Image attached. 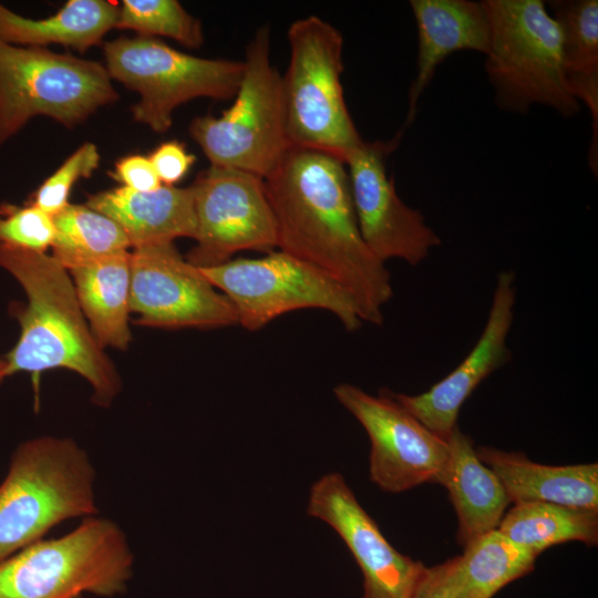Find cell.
Masks as SVG:
<instances>
[{
  "label": "cell",
  "mask_w": 598,
  "mask_h": 598,
  "mask_svg": "<svg viewBox=\"0 0 598 598\" xmlns=\"http://www.w3.org/2000/svg\"><path fill=\"white\" fill-rule=\"evenodd\" d=\"M307 514L327 523L347 545L363 575V598H412L426 566L388 542L340 473L313 483Z\"/></svg>",
  "instance_id": "15"
},
{
  "label": "cell",
  "mask_w": 598,
  "mask_h": 598,
  "mask_svg": "<svg viewBox=\"0 0 598 598\" xmlns=\"http://www.w3.org/2000/svg\"><path fill=\"white\" fill-rule=\"evenodd\" d=\"M454 558L455 598H492L530 573L537 555L496 528L468 542L463 554Z\"/></svg>",
  "instance_id": "24"
},
{
  "label": "cell",
  "mask_w": 598,
  "mask_h": 598,
  "mask_svg": "<svg viewBox=\"0 0 598 598\" xmlns=\"http://www.w3.org/2000/svg\"><path fill=\"white\" fill-rule=\"evenodd\" d=\"M118 7L105 0H70L55 14L29 19L0 3V41L41 47L55 43L81 52L96 45L115 28Z\"/></svg>",
  "instance_id": "23"
},
{
  "label": "cell",
  "mask_w": 598,
  "mask_h": 598,
  "mask_svg": "<svg viewBox=\"0 0 598 598\" xmlns=\"http://www.w3.org/2000/svg\"><path fill=\"white\" fill-rule=\"evenodd\" d=\"M190 188L196 245L186 255L188 262L212 267L239 251L270 252L278 247L277 223L262 177L210 165Z\"/></svg>",
  "instance_id": "11"
},
{
  "label": "cell",
  "mask_w": 598,
  "mask_h": 598,
  "mask_svg": "<svg viewBox=\"0 0 598 598\" xmlns=\"http://www.w3.org/2000/svg\"><path fill=\"white\" fill-rule=\"evenodd\" d=\"M162 185L174 186L185 177L196 157L177 141L158 145L148 157Z\"/></svg>",
  "instance_id": "30"
},
{
  "label": "cell",
  "mask_w": 598,
  "mask_h": 598,
  "mask_svg": "<svg viewBox=\"0 0 598 598\" xmlns=\"http://www.w3.org/2000/svg\"><path fill=\"white\" fill-rule=\"evenodd\" d=\"M111 79L140 93L133 117L157 133L166 132L174 110L189 100L235 97L243 61L206 59L177 51L156 38H117L104 44Z\"/></svg>",
  "instance_id": "9"
},
{
  "label": "cell",
  "mask_w": 598,
  "mask_h": 598,
  "mask_svg": "<svg viewBox=\"0 0 598 598\" xmlns=\"http://www.w3.org/2000/svg\"><path fill=\"white\" fill-rule=\"evenodd\" d=\"M394 140L363 141L346 158L353 207L361 236L382 262L402 259L411 266L425 260L441 238L417 209L399 196L386 171Z\"/></svg>",
  "instance_id": "14"
},
{
  "label": "cell",
  "mask_w": 598,
  "mask_h": 598,
  "mask_svg": "<svg viewBox=\"0 0 598 598\" xmlns=\"http://www.w3.org/2000/svg\"><path fill=\"white\" fill-rule=\"evenodd\" d=\"M455 558L425 567L412 598H455Z\"/></svg>",
  "instance_id": "32"
},
{
  "label": "cell",
  "mask_w": 598,
  "mask_h": 598,
  "mask_svg": "<svg viewBox=\"0 0 598 598\" xmlns=\"http://www.w3.org/2000/svg\"><path fill=\"white\" fill-rule=\"evenodd\" d=\"M115 28L134 30L142 37H166L184 47L204 43L202 23L176 0H124Z\"/></svg>",
  "instance_id": "27"
},
{
  "label": "cell",
  "mask_w": 598,
  "mask_h": 598,
  "mask_svg": "<svg viewBox=\"0 0 598 598\" xmlns=\"http://www.w3.org/2000/svg\"><path fill=\"white\" fill-rule=\"evenodd\" d=\"M55 235L53 217L29 204L0 205V244L45 252Z\"/></svg>",
  "instance_id": "29"
},
{
  "label": "cell",
  "mask_w": 598,
  "mask_h": 598,
  "mask_svg": "<svg viewBox=\"0 0 598 598\" xmlns=\"http://www.w3.org/2000/svg\"><path fill=\"white\" fill-rule=\"evenodd\" d=\"M117 99L96 61L0 41V145L33 116L71 127Z\"/></svg>",
  "instance_id": "8"
},
{
  "label": "cell",
  "mask_w": 598,
  "mask_h": 598,
  "mask_svg": "<svg viewBox=\"0 0 598 598\" xmlns=\"http://www.w3.org/2000/svg\"><path fill=\"white\" fill-rule=\"evenodd\" d=\"M198 269L230 300L238 324L247 330H259L283 313L309 308L331 312L347 331L362 324L354 299L342 286L285 251Z\"/></svg>",
  "instance_id": "10"
},
{
  "label": "cell",
  "mask_w": 598,
  "mask_h": 598,
  "mask_svg": "<svg viewBox=\"0 0 598 598\" xmlns=\"http://www.w3.org/2000/svg\"><path fill=\"white\" fill-rule=\"evenodd\" d=\"M235 101L220 116L195 117L189 134L210 165L233 167L264 179L291 148L282 79L270 61V30L259 28L246 48Z\"/></svg>",
  "instance_id": "7"
},
{
  "label": "cell",
  "mask_w": 598,
  "mask_h": 598,
  "mask_svg": "<svg viewBox=\"0 0 598 598\" xmlns=\"http://www.w3.org/2000/svg\"><path fill=\"white\" fill-rule=\"evenodd\" d=\"M264 181L279 250L332 278L352 296L362 322L381 326L391 275L361 236L344 162L291 147Z\"/></svg>",
  "instance_id": "1"
},
{
  "label": "cell",
  "mask_w": 598,
  "mask_h": 598,
  "mask_svg": "<svg viewBox=\"0 0 598 598\" xmlns=\"http://www.w3.org/2000/svg\"><path fill=\"white\" fill-rule=\"evenodd\" d=\"M53 221L52 256L68 270L131 248L121 226L87 205L69 204Z\"/></svg>",
  "instance_id": "26"
},
{
  "label": "cell",
  "mask_w": 598,
  "mask_h": 598,
  "mask_svg": "<svg viewBox=\"0 0 598 598\" xmlns=\"http://www.w3.org/2000/svg\"><path fill=\"white\" fill-rule=\"evenodd\" d=\"M497 529L515 544L539 555L553 545L598 543V509L565 506L547 502L515 504Z\"/></svg>",
  "instance_id": "25"
},
{
  "label": "cell",
  "mask_w": 598,
  "mask_h": 598,
  "mask_svg": "<svg viewBox=\"0 0 598 598\" xmlns=\"http://www.w3.org/2000/svg\"><path fill=\"white\" fill-rule=\"evenodd\" d=\"M476 454L502 482L511 503L547 502L598 509V464L551 466L520 452L481 446Z\"/></svg>",
  "instance_id": "19"
},
{
  "label": "cell",
  "mask_w": 598,
  "mask_h": 598,
  "mask_svg": "<svg viewBox=\"0 0 598 598\" xmlns=\"http://www.w3.org/2000/svg\"><path fill=\"white\" fill-rule=\"evenodd\" d=\"M489 44L485 71L494 102L526 114L535 105L564 117L579 113L563 69L560 30L542 0H484Z\"/></svg>",
  "instance_id": "4"
},
{
  "label": "cell",
  "mask_w": 598,
  "mask_h": 598,
  "mask_svg": "<svg viewBox=\"0 0 598 598\" xmlns=\"http://www.w3.org/2000/svg\"><path fill=\"white\" fill-rule=\"evenodd\" d=\"M95 483L93 462L73 439L19 444L0 484V560L66 520L97 515Z\"/></svg>",
  "instance_id": "3"
},
{
  "label": "cell",
  "mask_w": 598,
  "mask_h": 598,
  "mask_svg": "<svg viewBox=\"0 0 598 598\" xmlns=\"http://www.w3.org/2000/svg\"><path fill=\"white\" fill-rule=\"evenodd\" d=\"M448 463L441 480L458 518L457 540L465 546L496 529L511 499L494 472L481 462L470 436L456 426L446 440Z\"/></svg>",
  "instance_id": "20"
},
{
  "label": "cell",
  "mask_w": 598,
  "mask_h": 598,
  "mask_svg": "<svg viewBox=\"0 0 598 598\" xmlns=\"http://www.w3.org/2000/svg\"><path fill=\"white\" fill-rule=\"evenodd\" d=\"M134 554L117 523L87 517L0 560V598L114 597L126 591Z\"/></svg>",
  "instance_id": "5"
},
{
  "label": "cell",
  "mask_w": 598,
  "mask_h": 598,
  "mask_svg": "<svg viewBox=\"0 0 598 598\" xmlns=\"http://www.w3.org/2000/svg\"><path fill=\"white\" fill-rule=\"evenodd\" d=\"M130 258V309L140 316V324L212 329L238 323L230 300L182 257L174 243L133 248Z\"/></svg>",
  "instance_id": "13"
},
{
  "label": "cell",
  "mask_w": 598,
  "mask_h": 598,
  "mask_svg": "<svg viewBox=\"0 0 598 598\" xmlns=\"http://www.w3.org/2000/svg\"><path fill=\"white\" fill-rule=\"evenodd\" d=\"M417 31L416 74L409 90L405 121L395 137L400 140L414 121L419 100L437 66L457 51L487 52L489 23L483 1L411 0Z\"/></svg>",
  "instance_id": "17"
},
{
  "label": "cell",
  "mask_w": 598,
  "mask_h": 598,
  "mask_svg": "<svg viewBox=\"0 0 598 598\" xmlns=\"http://www.w3.org/2000/svg\"><path fill=\"white\" fill-rule=\"evenodd\" d=\"M546 7L561 37L563 69L573 96L591 116L589 166L598 172V1L555 0Z\"/></svg>",
  "instance_id": "22"
},
{
  "label": "cell",
  "mask_w": 598,
  "mask_h": 598,
  "mask_svg": "<svg viewBox=\"0 0 598 598\" xmlns=\"http://www.w3.org/2000/svg\"><path fill=\"white\" fill-rule=\"evenodd\" d=\"M516 301L515 274H498L485 327L474 348L445 378L417 395L390 392L391 396L424 426L447 440L457 426L464 402L473 391L511 359L507 337Z\"/></svg>",
  "instance_id": "16"
},
{
  "label": "cell",
  "mask_w": 598,
  "mask_h": 598,
  "mask_svg": "<svg viewBox=\"0 0 598 598\" xmlns=\"http://www.w3.org/2000/svg\"><path fill=\"white\" fill-rule=\"evenodd\" d=\"M87 206L117 223L132 248L194 239L196 234L190 186L162 185L150 192L121 186L91 196Z\"/></svg>",
  "instance_id": "18"
},
{
  "label": "cell",
  "mask_w": 598,
  "mask_h": 598,
  "mask_svg": "<svg viewBox=\"0 0 598 598\" xmlns=\"http://www.w3.org/2000/svg\"><path fill=\"white\" fill-rule=\"evenodd\" d=\"M99 163L96 145L84 143L40 185L30 204L54 217L70 204L69 196L73 185L81 178L90 177Z\"/></svg>",
  "instance_id": "28"
},
{
  "label": "cell",
  "mask_w": 598,
  "mask_h": 598,
  "mask_svg": "<svg viewBox=\"0 0 598 598\" xmlns=\"http://www.w3.org/2000/svg\"><path fill=\"white\" fill-rule=\"evenodd\" d=\"M287 37L289 64L281 79L290 146L344 162L363 140L347 107L341 83L343 37L317 16L295 20Z\"/></svg>",
  "instance_id": "6"
},
{
  "label": "cell",
  "mask_w": 598,
  "mask_h": 598,
  "mask_svg": "<svg viewBox=\"0 0 598 598\" xmlns=\"http://www.w3.org/2000/svg\"><path fill=\"white\" fill-rule=\"evenodd\" d=\"M333 393L370 439L374 484L384 492L401 493L423 483H441L450 456L447 441L402 408L390 391L374 396L341 383Z\"/></svg>",
  "instance_id": "12"
},
{
  "label": "cell",
  "mask_w": 598,
  "mask_h": 598,
  "mask_svg": "<svg viewBox=\"0 0 598 598\" xmlns=\"http://www.w3.org/2000/svg\"><path fill=\"white\" fill-rule=\"evenodd\" d=\"M111 175L124 187L137 192H150L162 186L150 158L143 155L121 158Z\"/></svg>",
  "instance_id": "31"
},
{
  "label": "cell",
  "mask_w": 598,
  "mask_h": 598,
  "mask_svg": "<svg viewBox=\"0 0 598 598\" xmlns=\"http://www.w3.org/2000/svg\"><path fill=\"white\" fill-rule=\"evenodd\" d=\"M75 293L102 348L125 350L131 340L130 251L104 256L69 270Z\"/></svg>",
  "instance_id": "21"
},
{
  "label": "cell",
  "mask_w": 598,
  "mask_h": 598,
  "mask_svg": "<svg viewBox=\"0 0 598 598\" xmlns=\"http://www.w3.org/2000/svg\"><path fill=\"white\" fill-rule=\"evenodd\" d=\"M0 267L22 286L28 302L13 307L20 323L16 346L6 355L8 377L52 369L84 378L92 401L110 406L122 389L118 372L94 338L79 303L69 270L52 255L0 244Z\"/></svg>",
  "instance_id": "2"
},
{
  "label": "cell",
  "mask_w": 598,
  "mask_h": 598,
  "mask_svg": "<svg viewBox=\"0 0 598 598\" xmlns=\"http://www.w3.org/2000/svg\"><path fill=\"white\" fill-rule=\"evenodd\" d=\"M8 377V363L6 359L0 358V383Z\"/></svg>",
  "instance_id": "33"
}]
</instances>
